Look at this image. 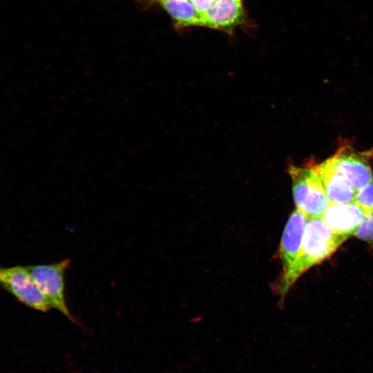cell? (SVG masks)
<instances>
[{"instance_id":"cell-1","label":"cell","mask_w":373,"mask_h":373,"mask_svg":"<svg viewBox=\"0 0 373 373\" xmlns=\"http://www.w3.org/2000/svg\"><path fill=\"white\" fill-rule=\"evenodd\" d=\"M346 238L334 233L322 218H309L300 254L289 271L280 278L278 292L283 298L309 268L330 256Z\"/></svg>"},{"instance_id":"cell-2","label":"cell","mask_w":373,"mask_h":373,"mask_svg":"<svg viewBox=\"0 0 373 373\" xmlns=\"http://www.w3.org/2000/svg\"><path fill=\"white\" fill-rule=\"evenodd\" d=\"M292 193L296 209L309 218H322L329 204L322 182L312 167L291 166Z\"/></svg>"},{"instance_id":"cell-3","label":"cell","mask_w":373,"mask_h":373,"mask_svg":"<svg viewBox=\"0 0 373 373\" xmlns=\"http://www.w3.org/2000/svg\"><path fill=\"white\" fill-rule=\"evenodd\" d=\"M69 265L70 260L66 259L56 263L26 267L52 307L77 323L67 307L65 297L64 274Z\"/></svg>"},{"instance_id":"cell-4","label":"cell","mask_w":373,"mask_h":373,"mask_svg":"<svg viewBox=\"0 0 373 373\" xmlns=\"http://www.w3.org/2000/svg\"><path fill=\"white\" fill-rule=\"evenodd\" d=\"M0 285L29 307L43 312L52 308L26 267H0Z\"/></svg>"},{"instance_id":"cell-5","label":"cell","mask_w":373,"mask_h":373,"mask_svg":"<svg viewBox=\"0 0 373 373\" xmlns=\"http://www.w3.org/2000/svg\"><path fill=\"white\" fill-rule=\"evenodd\" d=\"M372 155L369 151L354 152L350 147L343 146L329 160L335 170L345 177L357 191L373 180L369 163L370 157Z\"/></svg>"},{"instance_id":"cell-6","label":"cell","mask_w":373,"mask_h":373,"mask_svg":"<svg viewBox=\"0 0 373 373\" xmlns=\"http://www.w3.org/2000/svg\"><path fill=\"white\" fill-rule=\"evenodd\" d=\"M307 221L305 213L296 209L287 222L279 247L282 267L280 278L289 271L300 254Z\"/></svg>"},{"instance_id":"cell-7","label":"cell","mask_w":373,"mask_h":373,"mask_svg":"<svg viewBox=\"0 0 373 373\" xmlns=\"http://www.w3.org/2000/svg\"><path fill=\"white\" fill-rule=\"evenodd\" d=\"M365 216L363 210L354 202L329 203L322 219L334 233L347 239L354 235Z\"/></svg>"},{"instance_id":"cell-8","label":"cell","mask_w":373,"mask_h":373,"mask_svg":"<svg viewBox=\"0 0 373 373\" xmlns=\"http://www.w3.org/2000/svg\"><path fill=\"white\" fill-rule=\"evenodd\" d=\"M245 18L242 0H217L204 15L202 26L232 32Z\"/></svg>"},{"instance_id":"cell-9","label":"cell","mask_w":373,"mask_h":373,"mask_svg":"<svg viewBox=\"0 0 373 373\" xmlns=\"http://www.w3.org/2000/svg\"><path fill=\"white\" fill-rule=\"evenodd\" d=\"M312 168L322 182L329 203L354 202L355 190L350 182L335 170L329 159Z\"/></svg>"},{"instance_id":"cell-10","label":"cell","mask_w":373,"mask_h":373,"mask_svg":"<svg viewBox=\"0 0 373 373\" xmlns=\"http://www.w3.org/2000/svg\"><path fill=\"white\" fill-rule=\"evenodd\" d=\"M151 1L158 3L179 27L199 26V15L189 0Z\"/></svg>"},{"instance_id":"cell-11","label":"cell","mask_w":373,"mask_h":373,"mask_svg":"<svg viewBox=\"0 0 373 373\" xmlns=\"http://www.w3.org/2000/svg\"><path fill=\"white\" fill-rule=\"evenodd\" d=\"M354 202L365 214L373 211V180L363 189L356 191Z\"/></svg>"},{"instance_id":"cell-12","label":"cell","mask_w":373,"mask_h":373,"mask_svg":"<svg viewBox=\"0 0 373 373\" xmlns=\"http://www.w3.org/2000/svg\"><path fill=\"white\" fill-rule=\"evenodd\" d=\"M354 235L362 240L373 243V211L365 214Z\"/></svg>"}]
</instances>
